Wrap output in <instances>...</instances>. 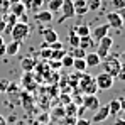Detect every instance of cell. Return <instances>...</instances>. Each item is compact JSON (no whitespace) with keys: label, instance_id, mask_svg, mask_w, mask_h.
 <instances>
[{"label":"cell","instance_id":"cell-1","mask_svg":"<svg viewBox=\"0 0 125 125\" xmlns=\"http://www.w3.org/2000/svg\"><path fill=\"white\" fill-rule=\"evenodd\" d=\"M102 64H103V69H105L103 73L110 74L112 78H118V74L124 71V66H122L120 59L118 58H113V56L105 58L103 61H102Z\"/></svg>","mask_w":125,"mask_h":125},{"label":"cell","instance_id":"cell-2","mask_svg":"<svg viewBox=\"0 0 125 125\" xmlns=\"http://www.w3.org/2000/svg\"><path fill=\"white\" fill-rule=\"evenodd\" d=\"M10 36H12V41H17V42L25 41V39L31 36V27H29V24H25V22H17V24L12 27Z\"/></svg>","mask_w":125,"mask_h":125},{"label":"cell","instance_id":"cell-3","mask_svg":"<svg viewBox=\"0 0 125 125\" xmlns=\"http://www.w3.org/2000/svg\"><path fill=\"white\" fill-rule=\"evenodd\" d=\"M124 21H125V9L106 14V24L110 25V29H118V31H122V29H124Z\"/></svg>","mask_w":125,"mask_h":125},{"label":"cell","instance_id":"cell-4","mask_svg":"<svg viewBox=\"0 0 125 125\" xmlns=\"http://www.w3.org/2000/svg\"><path fill=\"white\" fill-rule=\"evenodd\" d=\"M112 47H113V37L112 36H105V37H102L98 41V51H96V54H98V58L102 61H103L105 58H108Z\"/></svg>","mask_w":125,"mask_h":125},{"label":"cell","instance_id":"cell-5","mask_svg":"<svg viewBox=\"0 0 125 125\" xmlns=\"http://www.w3.org/2000/svg\"><path fill=\"white\" fill-rule=\"evenodd\" d=\"M61 17L58 19V24H62L68 19H73L74 17V9H73V0H62L61 5Z\"/></svg>","mask_w":125,"mask_h":125},{"label":"cell","instance_id":"cell-6","mask_svg":"<svg viewBox=\"0 0 125 125\" xmlns=\"http://www.w3.org/2000/svg\"><path fill=\"white\" fill-rule=\"evenodd\" d=\"M95 81H96L98 90H110V88H113L115 78H112V76L106 74V73H100V74L95 78Z\"/></svg>","mask_w":125,"mask_h":125},{"label":"cell","instance_id":"cell-7","mask_svg":"<svg viewBox=\"0 0 125 125\" xmlns=\"http://www.w3.org/2000/svg\"><path fill=\"white\" fill-rule=\"evenodd\" d=\"M81 105H83L86 110L96 112L98 106H100V98H98L96 95H84L83 100H81Z\"/></svg>","mask_w":125,"mask_h":125},{"label":"cell","instance_id":"cell-8","mask_svg":"<svg viewBox=\"0 0 125 125\" xmlns=\"http://www.w3.org/2000/svg\"><path fill=\"white\" fill-rule=\"evenodd\" d=\"M108 31H110V25L108 24H102V25H96L93 31H90V36L93 41H100L102 37L108 36Z\"/></svg>","mask_w":125,"mask_h":125},{"label":"cell","instance_id":"cell-9","mask_svg":"<svg viewBox=\"0 0 125 125\" xmlns=\"http://www.w3.org/2000/svg\"><path fill=\"white\" fill-rule=\"evenodd\" d=\"M108 117H110V113H108V106L103 105V106H98V110L93 113V118H91L90 122H91V124H102V122H105Z\"/></svg>","mask_w":125,"mask_h":125},{"label":"cell","instance_id":"cell-10","mask_svg":"<svg viewBox=\"0 0 125 125\" xmlns=\"http://www.w3.org/2000/svg\"><path fill=\"white\" fill-rule=\"evenodd\" d=\"M108 113L110 115H118V113H122L124 110H122V98H112L108 103Z\"/></svg>","mask_w":125,"mask_h":125},{"label":"cell","instance_id":"cell-11","mask_svg":"<svg viewBox=\"0 0 125 125\" xmlns=\"http://www.w3.org/2000/svg\"><path fill=\"white\" fill-rule=\"evenodd\" d=\"M21 3H24L25 10L39 12V10H41V7L44 5V0H21Z\"/></svg>","mask_w":125,"mask_h":125},{"label":"cell","instance_id":"cell-12","mask_svg":"<svg viewBox=\"0 0 125 125\" xmlns=\"http://www.w3.org/2000/svg\"><path fill=\"white\" fill-rule=\"evenodd\" d=\"M73 9H74V15H78V17H83L88 14L84 0H73Z\"/></svg>","mask_w":125,"mask_h":125},{"label":"cell","instance_id":"cell-13","mask_svg":"<svg viewBox=\"0 0 125 125\" xmlns=\"http://www.w3.org/2000/svg\"><path fill=\"white\" fill-rule=\"evenodd\" d=\"M42 36H44V42H47V44H52V42L59 41V36H58V32H56L52 27L44 29V31H42Z\"/></svg>","mask_w":125,"mask_h":125},{"label":"cell","instance_id":"cell-14","mask_svg":"<svg viewBox=\"0 0 125 125\" xmlns=\"http://www.w3.org/2000/svg\"><path fill=\"white\" fill-rule=\"evenodd\" d=\"M21 103H22V106H24L27 112H31L32 106H34V96H32L29 91H24V93L21 95Z\"/></svg>","mask_w":125,"mask_h":125},{"label":"cell","instance_id":"cell-15","mask_svg":"<svg viewBox=\"0 0 125 125\" xmlns=\"http://www.w3.org/2000/svg\"><path fill=\"white\" fill-rule=\"evenodd\" d=\"M84 62H86L88 68H95V66L102 64V59L98 58L96 52H86V54H84Z\"/></svg>","mask_w":125,"mask_h":125},{"label":"cell","instance_id":"cell-16","mask_svg":"<svg viewBox=\"0 0 125 125\" xmlns=\"http://www.w3.org/2000/svg\"><path fill=\"white\" fill-rule=\"evenodd\" d=\"M21 46H22V42H17V41H12L9 44H5V54L7 56H17L19 51H21Z\"/></svg>","mask_w":125,"mask_h":125},{"label":"cell","instance_id":"cell-17","mask_svg":"<svg viewBox=\"0 0 125 125\" xmlns=\"http://www.w3.org/2000/svg\"><path fill=\"white\" fill-rule=\"evenodd\" d=\"M9 12L14 14L19 19V17H22L25 14V7H24V3H21V2H15V3H10L9 5Z\"/></svg>","mask_w":125,"mask_h":125},{"label":"cell","instance_id":"cell-18","mask_svg":"<svg viewBox=\"0 0 125 125\" xmlns=\"http://www.w3.org/2000/svg\"><path fill=\"white\" fill-rule=\"evenodd\" d=\"M34 19L41 24H49V22H52V14L49 10H39V12H36Z\"/></svg>","mask_w":125,"mask_h":125},{"label":"cell","instance_id":"cell-19","mask_svg":"<svg viewBox=\"0 0 125 125\" xmlns=\"http://www.w3.org/2000/svg\"><path fill=\"white\" fill-rule=\"evenodd\" d=\"M95 46V41L91 39V36H84V37H80V42H78V47L83 49L84 52H88L91 47Z\"/></svg>","mask_w":125,"mask_h":125},{"label":"cell","instance_id":"cell-20","mask_svg":"<svg viewBox=\"0 0 125 125\" xmlns=\"http://www.w3.org/2000/svg\"><path fill=\"white\" fill-rule=\"evenodd\" d=\"M21 68L24 73H31L34 68H36V59H32V58H22L21 59Z\"/></svg>","mask_w":125,"mask_h":125},{"label":"cell","instance_id":"cell-21","mask_svg":"<svg viewBox=\"0 0 125 125\" xmlns=\"http://www.w3.org/2000/svg\"><path fill=\"white\" fill-rule=\"evenodd\" d=\"M73 32L78 37H84V36H90V27L86 24H80V25H74L73 27Z\"/></svg>","mask_w":125,"mask_h":125},{"label":"cell","instance_id":"cell-22","mask_svg":"<svg viewBox=\"0 0 125 125\" xmlns=\"http://www.w3.org/2000/svg\"><path fill=\"white\" fill-rule=\"evenodd\" d=\"M84 91V95H96V90H98V86H96V81H95V78H91L88 84H84L83 88H81Z\"/></svg>","mask_w":125,"mask_h":125},{"label":"cell","instance_id":"cell-23","mask_svg":"<svg viewBox=\"0 0 125 125\" xmlns=\"http://www.w3.org/2000/svg\"><path fill=\"white\" fill-rule=\"evenodd\" d=\"M88 12H98L102 9V0H84Z\"/></svg>","mask_w":125,"mask_h":125},{"label":"cell","instance_id":"cell-24","mask_svg":"<svg viewBox=\"0 0 125 125\" xmlns=\"http://www.w3.org/2000/svg\"><path fill=\"white\" fill-rule=\"evenodd\" d=\"M49 115H51V120H61V118H66L64 117V106L59 105L58 108H52V112H49Z\"/></svg>","mask_w":125,"mask_h":125},{"label":"cell","instance_id":"cell-25","mask_svg":"<svg viewBox=\"0 0 125 125\" xmlns=\"http://www.w3.org/2000/svg\"><path fill=\"white\" fill-rule=\"evenodd\" d=\"M62 0H47V10L51 14H56L58 10H61Z\"/></svg>","mask_w":125,"mask_h":125},{"label":"cell","instance_id":"cell-26","mask_svg":"<svg viewBox=\"0 0 125 125\" xmlns=\"http://www.w3.org/2000/svg\"><path fill=\"white\" fill-rule=\"evenodd\" d=\"M73 68L76 69V73H84V69L88 68L86 62H84V58H78L73 61Z\"/></svg>","mask_w":125,"mask_h":125},{"label":"cell","instance_id":"cell-27","mask_svg":"<svg viewBox=\"0 0 125 125\" xmlns=\"http://www.w3.org/2000/svg\"><path fill=\"white\" fill-rule=\"evenodd\" d=\"M76 108H78V106L73 103V102L64 105V117H74V115H76Z\"/></svg>","mask_w":125,"mask_h":125},{"label":"cell","instance_id":"cell-28","mask_svg":"<svg viewBox=\"0 0 125 125\" xmlns=\"http://www.w3.org/2000/svg\"><path fill=\"white\" fill-rule=\"evenodd\" d=\"M73 61H74V58H73L71 54H64V58H62L59 62H61L62 68H73Z\"/></svg>","mask_w":125,"mask_h":125},{"label":"cell","instance_id":"cell-29","mask_svg":"<svg viewBox=\"0 0 125 125\" xmlns=\"http://www.w3.org/2000/svg\"><path fill=\"white\" fill-rule=\"evenodd\" d=\"M64 54H68V52H66V49H59V51H51V59H52V61H61L62 58H64Z\"/></svg>","mask_w":125,"mask_h":125},{"label":"cell","instance_id":"cell-30","mask_svg":"<svg viewBox=\"0 0 125 125\" xmlns=\"http://www.w3.org/2000/svg\"><path fill=\"white\" fill-rule=\"evenodd\" d=\"M37 122L41 125H47L49 122H51V115H49V112H42L41 115L37 117Z\"/></svg>","mask_w":125,"mask_h":125},{"label":"cell","instance_id":"cell-31","mask_svg":"<svg viewBox=\"0 0 125 125\" xmlns=\"http://www.w3.org/2000/svg\"><path fill=\"white\" fill-rule=\"evenodd\" d=\"M68 54H71L74 59H78V58H84V54H86V52H84L83 49H80V47H73V49H71V52H68Z\"/></svg>","mask_w":125,"mask_h":125},{"label":"cell","instance_id":"cell-32","mask_svg":"<svg viewBox=\"0 0 125 125\" xmlns=\"http://www.w3.org/2000/svg\"><path fill=\"white\" fill-rule=\"evenodd\" d=\"M69 42H71V46L73 47H78V42H80V37L73 32V29H69Z\"/></svg>","mask_w":125,"mask_h":125},{"label":"cell","instance_id":"cell-33","mask_svg":"<svg viewBox=\"0 0 125 125\" xmlns=\"http://www.w3.org/2000/svg\"><path fill=\"white\" fill-rule=\"evenodd\" d=\"M110 2H112V7H113L115 10L125 9V0H110Z\"/></svg>","mask_w":125,"mask_h":125},{"label":"cell","instance_id":"cell-34","mask_svg":"<svg viewBox=\"0 0 125 125\" xmlns=\"http://www.w3.org/2000/svg\"><path fill=\"white\" fill-rule=\"evenodd\" d=\"M49 49L51 51H59V49H64V44L61 41H56V42H52V44H49Z\"/></svg>","mask_w":125,"mask_h":125},{"label":"cell","instance_id":"cell-35","mask_svg":"<svg viewBox=\"0 0 125 125\" xmlns=\"http://www.w3.org/2000/svg\"><path fill=\"white\" fill-rule=\"evenodd\" d=\"M84 113H86V108H84L83 105H78V108H76V118H83L84 117Z\"/></svg>","mask_w":125,"mask_h":125},{"label":"cell","instance_id":"cell-36","mask_svg":"<svg viewBox=\"0 0 125 125\" xmlns=\"http://www.w3.org/2000/svg\"><path fill=\"white\" fill-rule=\"evenodd\" d=\"M59 102H61V105L64 106V105L71 103V96H69V95H66V93H62L61 96H59Z\"/></svg>","mask_w":125,"mask_h":125},{"label":"cell","instance_id":"cell-37","mask_svg":"<svg viewBox=\"0 0 125 125\" xmlns=\"http://www.w3.org/2000/svg\"><path fill=\"white\" fill-rule=\"evenodd\" d=\"M9 83H10L9 80H0V95L7 91V86H9Z\"/></svg>","mask_w":125,"mask_h":125},{"label":"cell","instance_id":"cell-38","mask_svg":"<svg viewBox=\"0 0 125 125\" xmlns=\"http://www.w3.org/2000/svg\"><path fill=\"white\" fill-rule=\"evenodd\" d=\"M74 125H91V122H90L86 117H83V118H76Z\"/></svg>","mask_w":125,"mask_h":125},{"label":"cell","instance_id":"cell-39","mask_svg":"<svg viewBox=\"0 0 125 125\" xmlns=\"http://www.w3.org/2000/svg\"><path fill=\"white\" fill-rule=\"evenodd\" d=\"M41 56L44 58V59H51V49H49V47L42 49V51H41Z\"/></svg>","mask_w":125,"mask_h":125},{"label":"cell","instance_id":"cell-40","mask_svg":"<svg viewBox=\"0 0 125 125\" xmlns=\"http://www.w3.org/2000/svg\"><path fill=\"white\" fill-rule=\"evenodd\" d=\"M3 29H5V21H3V15H0V34L3 32Z\"/></svg>","mask_w":125,"mask_h":125},{"label":"cell","instance_id":"cell-41","mask_svg":"<svg viewBox=\"0 0 125 125\" xmlns=\"http://www.w3.org/2000/svg\"><path fill=\"white\" fill-rule=\"evenodd\" d=\"M3 56H5V42L0 44V58H3Z\"/></svg>","mask_w":125,"mask_h":125},{"label":"cell","instance_id":"cell-42","mask_svg":"<svg viewBox=\"0 0 125 125\" xmlns=\"http://www.w3.org/2000/svg\"><path fill=\"white\" fill-rule=\"evenodd\" d=\"M113 125H125V118H117Z\"/></svg>","mask_w":125,"mask_h":125},{"label":"cell","instance_id":"cell-43","mask_svg":"<svg viewBox=\"0 0 125 125\" xmlns=\"http://www.w3.org/2000/svg\"><path fill=\"white\" fill-rule=\"evenodd\" d=\"M0 125H7V120H5V117H2V115H0Z\"/></svg>","mask_w":125,"mask_h":125},{"label":"cell","instance_id":"cell-44","mask_svg":"<svg viewBox=\"0 0 125 125\" xmlns=\"http://www.w3.org/2000/svg\"><path fill=\"white\" fill-rule=\"evenodd\" d=\"M9 3H15V2H21V0H7Z\"/></svg>","mask_w":125,"mask_h":125},{"label":"cell","instance_id":"cell-45","mask_svg":"<svg viewBox=\"0 0 125 125\" xmlns=\"http://www.w3.org/2000/svg\"><path fill=\"white\" fill-rule=\"evenodd\" d=\"M3 3H7V0H0V5H3Z\"/></svg>","mask_w":125,"mask_h":125},{"label":"cell","instance_id":"cell-46","mask_svg":"<svg viewBox=\"0 0 125 125\" xmlns=\"http://www.w3.org/2000/svg\"><path fill=\"white\" fill-rule=\"evenodd\" d=\"M3 42H5V41H3V37L0 36V44H3Z\"/></svg>","mask_w":125,"mask_h":125}]
</instances>
